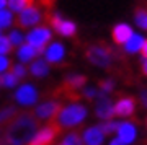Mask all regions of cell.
<instances>
[{"label": "cell", "instance_id": "e0dca14e", "mask_svg": "<svg viewBox=\"0 0 147 145\" xmlns=\"http://www.w3.org/2000/svg\"><path fill=\"white\" fill-rule=\"evenodd\" d=\"M30 72H31L33 77H38V78L46 77L47 73H49V64L44 59H36L30 65Z\"/></svg>", "mask_w": 147, "mask_h": 145}, {"label": "cell", "instance_id": "277c9868", "mask_svg": "<svg viewBox=\"0 0 147 145\" xmlns=\"http://www.w3.org/2000/svg\"><path fill=\"white\" fill-rule=\"evenodd\" d=\"M61 134H62V129L53 121L44 124L41 129H38V132L33 135V139L26 145H54Z\"/></svg>", "mask_w": 147, "mask_h": 145}, {"label": "cell", "instance_id": "7a4b0ae2", "mask_svg": "<svg viewBox=\"0 0 147 145\" xmlns=\"http://www.w3.org/2000/svg\"><path fill=\"white\" fill-rule=\"evenodd\" d=\"M87 114H88L87 106H84L82 103H70L61 109V113L54 122L62 129V132L64 130H74V127L80 126L85 121Z\"/></svg>", "mask_w": 147, "mask_h": 145}, {"label": "cell", "instance_id": "30bf717a", "mask_svg": "<svg viewBox=\"0 0 147 145\" xmlns=\"http://www.w3.org/2000/svg\"><path fill=\"white\" fill-rule=\"evenodd\" d=\"M13 98H15V101L18 104H21V106H33V104L38 101L39 95H38V90L34 88L33 85L25 83V85H21L20 88L15 91Z\"/></svg>", "mask_w": 147, "mask_h": 145}, {"label": "cell", "instance_id": "7c38bea8", "mask_svg": "<svg viewBox=\"0 0 147 145\" xmlns=\"http://www.w3.org/2000/svg\"><path fill=\"white\" fill-rule=\"evenodd\" d=\"M132 34H134V31L127 23H118L111 31V38H113V42L116 46H124L132 38Z\"/></svg>", "mask_w": 147, "mask_h": 145}, {"label": "cell", "instance_id": "e575fe53", "mask_svg": "<svg viewBox=\"0 0 147 145\" xmlns=\"http://www.w3.org/2000/svg\"><path fill=\"white\" fill-rule=\"evenodd\" d=\"M146 127H147V119H146Z\"/></svg>", "mask_w": 147, "mask_h": 145}, {"label": "cell", "instance_id": "4dcf8cb0", "mask_svg": "<svg viewBox=\"0 0 147 145\" xmlns=\"http://www.w3.org/2000/svg\"><path fill=\"white\" fill-rule=\"evenodd\" d=\"M141 103H142V106L147 108V90H142L141 91Z\"/></svg>", "mask_w": 147, "mask_h": 145}, {"label": "cell", "instance_id": "484cf974", "mask_svg": "<svg viewBox=\"0 0 147 145\" xmlns=\"http://www.w3.org/2000/svg\"><path fill=\"white\" fill-rule=\"evenodd\" d=\"M8 41L11 42V46H18L20 47L21 44H23V34H21V31H18V30H11V31L8 33Z\"/></svg>", "mask_w": 147, "mask_h": 145}, {"label": "cell", "instance_id": "d4e9b609", "mask_svg": "<svg viewBox=\"0 0 147 145\" xmlns=\"http://www.w3.org/2000/svg\"><path fill=\"white\" fill-rule=\"evenodd\" d=\"M13 51V46H11V42L8 41V36H0V56H7V54H10Z\"/></svg>", "mask_w": 147, "mask_h": 145}, {"label": "cell", "instance_id": "ac0fdd59", "mask_svg": "<svg viewBox=\"0 0 147 145\" xmlns=\"http://www.w3.org/2000/svg\"><path fill=\"white\" fill-rule=\"evenodd\" d=\"M144 41H146V38H142L141 34H136V33H134L131 39L124 44V52H126V54H136V52H141Z\"/></svg>", "mask_w": 147, "mask_h": 145}, {"label": "cell", "instance_id": "5b68a950", "mask_svg": "<svg viewBox=\"0 0 147 145\" xmlns=\"http://www.w3.org/2000/svg\"><path fill=\"white\" fill-rule=\"evenodd\" d=\"M51 39H53V31H51V28L47 25L36 26V28L30 30V33L26 34V42L30 46L34 47L39 54L44 52L47 42L51 41Z\"/></svg>", "mask_w": 147, "mask_h": 145}, {"label": "cell", "instance_id": "44dd1931", "mask_svg": "<svg viewBox=\"0 0 147 145\" xmlns=\"http://www.w3.org/2000/svg\"><path fill=\"white\" fill-rule=\"evenodd\" d=\"M134 21L141 30H147V7H137L134 11Z\"/></svg>", "mask_w": 147, "mask_h": 145}, {"label": "cell", "instance_id": "52a82bcc", "mask_svg": "<svg viewBox=\"0 0 147 145\" xmlns=\"http://www.w3.org/2000/svg\"><path fill=\"white\" fill-rule=\"evenodd\" d=\"M49 28H53L54 31L61 34L64 38H74L75 33H77V25L70 20H65L59 13H53L49 16V21H47Z\"/></svg>", "mask_w": 147, "mask_h": 145}, {"label": "cell", "instance_id": "1f68e13d", "mask_svg": "<svg viewBox=\"0 0 147 145\" xmlns=\"http://www.w3.org/2000/svg\"><path fill=\"white\" fill-rule=\"evenodd\" d=\"M141 72H142V75H144V77H147V60H142V64H141Z\"/></svg>", "mask_w": 147, "mask_h": 145}, {"label": "cell", "instance_id": "7402d4cb", "mask_svg": "<svg viewBox=\"0 0 147 145\" xmlns=\"http://www.w3.org/2000/svg\"><path fill=\"white\" fill-rule=\"evenodd\" d=\"M13 21H15V18H13V13L10 10H5V8L0 10V31H3L5 28L11 26Z\"/></svg>", "mask_w": 147, "mask_h": 145}, {"label": "cell", "instance_id": "d6986e66", "mask_svg": "<svg viewBox=\"0 0 147 145\" xmlns=\"http://www.w3.org/2000/svg\"><path fill=\"white\" fill-rule=\"evenodd\" d=\"M36 0H8V8L11 13H21L31 5H34Z\"/></svg>", "mask_w": 147, "mask_h": 145}, {"label": "cell", "instance_id": "4316f807", "mask_svg": "<svg viewBox=\"0 0 147 145\" xmlns=\"http://www.w3.org/2000/svg\"><path fill=\"white\" fill-rule=\"evenodd\" d=\"M10 72L13 73L18 80H21V78L26 77L28 70H26V67H25V65H21V64H13V65L10 67Z\"/></svg>", "mask_w": 147, "mask_h": 145}, {"label": "cell", "instance_id": "f546056e", "mask_svg": "<svg viewBox=\"0 0 147 145\" xmlns=\"http://www.w3.org/2000/svg\"><path fill=\"white\" fill-rule=\"evenodd\" d=\"M141 56L144 60H147V39L144 41V44H142V49H141Z\"/></svg>", "mask_w": 147, "mask_h": 145}, {"label": "cell", "instance_id": "83f0119b", "mask_svg": "<svg viewBox=\"0 0 147 145\" xmlns=\"http://www.w3.org/2000/svg\"><path fill=\"white\" fill-rule=\"evenodd\" d=\"M98 88H100V93L108 95L110 91H113V88H115V82H113V80H101V82L98 83Z\"/></svg>", "mask_w": 147, "mask_h": 145}, {"label": "cell", "instance_id": "2e32d148", "mask_svg": "<svg viewBox=\"0 0 147 145\" xmlns=\"http://www.w3.org/2000/svg\"><path fill=\"white\" fill-rule=\"evenodd\" d=\"M16 56H18V59H20V62H33V60L38 59L39 52H38L33 46H30L28 42H23V44L18 47Z\"/></svg>", "mask_w": 147, "mask_h": 145}, {"label": "cell", "instance_id": "3957f363", "mask_svg": "<svg viewBox=\"0 0 147 145\" xmlns=\"http://www.w3.org/2000/svg\"><path fill=\"white\" fill-rule=\"evenodd\" d=\"M116 52L113 51V47L105 44V42H98V44H90L85 51V57L92 65L95 67L110 70L113 62H115Z\"/></svg>", "mask_w": 147, "mask_h": 145}, {"label": "cell", "instance_id": "836d02e7", "mask_svg": "<svg viewBox=\"0 0 147 145\" xmlns=\"http://www.w3.org/2000/svg\"><path fill=\"white\" fill-rule=\"evenodd\" d=\"M5 7H8V0H0V10H3Z\"/></svg>", "mask_w": 147, "mask_h": 145}, {"label": "cell", "instance_id": "8fae6325", "mask_svg": "<svg viewBox=\"0 0 147 145\" xmlns=\"http://www.w3.org/2000/svg\"><path fill=\"white\" fill-rule=\"evenodd\" d=\"M44 60L51 65H62L65 60V47L62 42H51L42 52Z\"/></svg>", "mask_w": 147, "mask_h": 145}, {"label": "cell", "instance_id": "603a6c76", "mask_svg": "<svg viewBox=\"0 0 147 145\" xmlns=\"http://www.w3.org/2000/svg\"><path fill=\"white\" fill-rule=\"evenodd\" d=\"M20 83V80L13 75V73L8 70V72L2 73V87H7V88H13V87H16Z\"/></svg>", "mask_w": 147, "mask_h": 145}, {"label": "cell", "instance_id": "f1b7e54d", "mask_svg": "<svg viewBox=\"0 0 147 145\" xmlns=\"http://www.w3.org/2000/svg\"><path fill=\"white\" fill-rule=\"evenodd\" d=\"M11 65H13V64H11L10 57H7V56H0V73L8 72Z\"/></svg>", "mask_w": 147, "mask_h": 145}, {"label": "cell", "instance_id": "ffe728a7", "mask_svg": "<svg viewBox=\"0 0 147 145\" xmlns=\"http://www.w3.org/2000/svg\"><path fill=\"white\" fill-rule=\"evenodd\" d=\"M61 145H84V140H82V135H80L79 130H70L64 135Z\"/></svg>", "mask_w": 147, "mask_h": 145}, {"label": "cell", "instance_id": "9a60e30c", "mask_svg": "<svg viewBox=\"0 0 147 145\" xmlns=\"http://www.w3.org/2000/svg\"><path fill=\"white\" fill-rule=\"evenodd\" d=\"M18 113H20V109L16 108L15 104H8V106L0 108V129H5L7 126L18 116Z\"/></svg>", "mask_w": 147, "mask_h": 145}, {"label": "cell", "instance_id": "5bb4252c", "mask_svg": "<svg viewBox=\"0 0 147 145\" xmlns=\"http://www.w3.org/2000/svg\"><path fill=\"white\" fill-rule=\"evenodd\" d=\"M82 140L85 145H103L105 142V134L101 132L100 126H90L84 130Z\"/></svg>", "mask_w": 147, "mask_h": 145}, {"label": "cell", "instance_id": "cb8c5ba5", "mask_svg": "<svg viewBox=\"0 0 147 145\" xmlns=\"http://www.w3.org/2000/svg\"><path fill=\"white\" fill-rule=\"evenodd\" d=\"M118 126H119V122H116V121H105L100 124V129L105 135H110L118 130Z\"/></svg>", "mask_w": 147, "mask_h": 145}, {"label": "cell", "instance_id": "4fadbf2b", "mask_svg": "<svg viewBox=\"0 0 147 145\" xmlns=\"http://www.w3.org/2000/svg\"><path fill=\"white\" fill-rule=\"evenodd\" d=\"M116 134H118V139L123 142V144H132L134 140H136V126L134 122L131 121H124V122H119L118 126V130H116Z\"/></svg>", "mask_w": 147, "mask_h": 145}, {"label": "cell", "instance_id": "9c48e42d", "mask_svg": "<svg viewBox=\"0 0 147 145\" xmlns=\"http://www.w3.org/2000/svg\"><path fill=\"white\" fill-rule=\"evenodd\" d=\"M137 99L134 96H121L115 103V116L116 117H134L136 114Z\"/></svg>", "mask_w": 147, "mask_h": 145}, {"label": "cell", "instance_id": "d6a6232c", "mask_svg": "<svg viewBox=\"0 0 147 145\" xmlns=\"http://www.w3.org/2000/svg\"><path fill=\"white\" fill-rule=\"evenodd\" d=\"M110 145H126V144H123V142H121V140L118 139V137H115V139H113V140L110 142Z\"/></svg>", "mask_w": 147, "mask_h": 145}, {"label": "cell", "instance_id": "8992f818", "mask_svg": "<svg viewBox=\"0 0 147 145\" xmlns=\"http://www.w3.org/2000/svg\"><path fill=\"white\" fill-rule=\"evenodd\" d=\"M62 103L57 101V99H49V101H44L34 109V116L39 122H53L56 121V117L59 116L61 109H62Z\"/></svg>", "mask_w": 147, "mask_h": 145}, {"label": "cell", "instance_id": "6da1fadb", "mask_svg": "<svg viewBox=\"0 0 147 145\" xmlns=\"http://www.w3.org/2000/svg\"><path fill=\"white\" fill-rule=\"evenodd\" d=\"M34 111H20L18 116L3 129V139L10 145H26L39 129Z\"/></svg>", "mask_w": 147, "mask_h": 145}, {"label": "cell", "instance_id": "d590c367", "mask_svg": "<svg viewBox=\"0 0 147 145\" xmlns=\"http://www.w3.org/2000/svg\"><path fill=\"white\" fill-rule=\"evenodd\" d=\"M59 145H61V144H59Z\"/></svg>", "mask_w": 147, "mask_h": 145}, {"label": "cell", "instance_id": "ba28073f", "mask_svg": "<svg viewBox=\"0 0 147 145\" xmlns=\"http://www.w3.org/2000/svg\"><path fill=\"white\" fill-rule=\"evenodd\" d=\"M95 116L100 117L103 122L105 121H111L115 117V104L110 99L108 95L100 93L96 96V101H95Z\"/></svg>", "mask_w": 147, "mask_h": 145}]
</instances>
